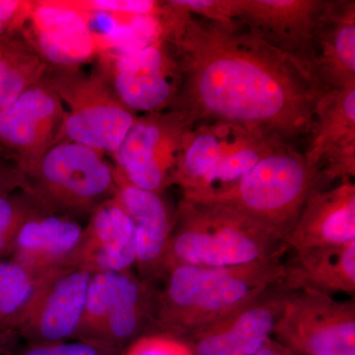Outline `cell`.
Returning <instances> with one entry per match:
<instances>
[{
  "label": "cell",
  "mask_w": 355,
  "mask_h": 355,
  "mask_svg": "<svg viewBox=\"0 0 355 355\" xmlns=\"http://www.w3.org/2000/svg\"><path fill=\"white\" fill-rule=\"evenodd\" d=\"M163 36L182 85L171 110L191 125L219 120L294 144L308 139L326 91L306 65L244 26L221 24L164 2Z\"/></svg>",
  "instance_id": "cell-1"
},
{
  "label": "cell",
  "mask_w": 355,
  "mask_h": 355,
  "mask_svg": "<svg viewBox=\"0 0 355 355\" xmlns=\"http://www.w3.org/2000/svg\"><path fill=\"white\" fill-rule=\"evenodd\" d=\"M282 257L220 268H168L155 282L162 286L153 284L151 330L179 338L220 319L284 280Z\"/></svg>",
  "instance_id": "cell-2"
},
{
  "label": "cell",
  "mask_w": 355,
  "mask_h": 355,
  "mask_svg": "<svg viewBox=\"0 0 355 355\" xmlns=\"http://www.w3.org/2000/svg\"><path fill=\"white\" fill-rule=\"evenodd\" d=\"M288 250L286 242L234 210L183 198L175 210L161 275L181 265H245L284 256Z\"/></svg>",
  "instance_id": "cell-3"
},
{
  "label": "cell",
  "mask_w": 355,
  "mask_h": 355,
  "mask_svg": "<svg viewBox=\"0 0 355 355\" xmlns=\"http://www.w3.org/2000/svg\"><path fill=\"white\" fill-rule=\"evenodd\" d=\"M324 184L323 175L308 164L304 153L284 142L263 156L232 188L197 202L234 210L286 243L306 202Z\"/></svg>",
  "instance_id": "cell-4"
},
{
  "label": "cell",
  "mask_w": 355,
  "mask_h": 355,
  "mask_svg": "<svg viewBox=\"0 0 355 355\" xmlns=\"http://www.w3.org/2000/svg\"><path fill=\"white\" fill-rule=\"evenodd\" d=\"M284 142L277 135L230 121H198L184 135L171 183L188 200L216 197Z\"/></svg>",
  "instance_id": "cell-5"
},
{
  "label": "cell",
  "mask_w": 355,
  "mask_h": 355,
  "mask_svg": "<svg viewBox=\"0 0 355 355\" xmlns=\"http://www.w3.org/2000/svg\"><path fill=\"white\" fill-rule=\"evenodd\" d=\"M24 179L25 193L44 209L64 216L91 214L118 190L114 165L76 142L51 147Z\"/></svg>",
  "instance_id": "cell-6"
},
{
  "label": "cell",
  "mask_w": 355,
  "mask_h": 355,
  "mask_svg": "<svg viewBox=\"0 0 355 355\" xmlns=\"http://www.w3.org/2000/svg\"><path fill=\"white\" fill-rule=\"evenodd\" d=\"M44 78L67 106L57 144L76 142L113 155L137 116L119 99L104 72L49 67Z\"/></svg>",
  "instance_id": "cell-7"
},
{
  "label": "cell",
  "mask_w": 355,
  "mask_h": 355,
  "mask_svg": "<svg viewBox=\"0 0 355 355\" xmlns=\"http://www.w3.org/2000/svg\"><path fill=\"white\" fill-rule=\"evenodd\" d=\"M329 0H184L205 19L244 26L309 69L313 42ZM310 70V69H309Z\"/></svg>",
  "instance_id": "cell-8"
},
{
  "label": "cell",
  "mask_w": 355,
  "mask_h": 355,
  "mask_svg": "<svg viewBox=\"0 0 355 355\" xmlns=\"http://www.w3.org/2000/svg\"><path fill=\"white\" fill-rule=\"evenodd\" d=\"M153 314V284L132 272L96 273L76 340L121 349L151 329Z\"/></svg>",
  "instance_id": "cell-9"
},
{
  "label": "cell",
  "mask_w": 355,
  "mask_h": 355,
  "mask_svg": "<svg viewBox=\"0 0 355 355\" xmlns=\"http://www.w3.org/2000/svg\"><path fill=\"white\" fill-rule=\"evenodd\" d=\"M193 125L176 110L137 116L112 155L116 183L162 193L172 175L184 135Z\"/></svg>",
  "instance_id": "cell-10"
},
{
  "label": "cell",
  "mask_w": 355,
  "mask_h": 355,
  "mask_svg": "<svg viewBox=\"0 0 355 355\" xmlns=\"http://www.w3.org/2000/svg\"><path fill=\"white\" fill-rule=\"evenodd\" d=\"M272 334L302 355H355L354 301L313 289L291 291Z\"/></svg>",
  "instance_id": "cell-11"
},
{
  "label": "cell",
  "mask_w": 355,
  "mask_h": 355,
  "mask_svg": "<svg viewBox=\"0 0 355 355\" xmlns=\"http://www.w3.org/2000/svg\"><path fill=\"white\" fill-rule=\"evenodd\" d=\"M100 60L114 93L133 113H157L174 106L182 72L164 36L139 50Z\"/></svg>",
  "instance_id": "cell-12"
},
{
  "label": "cell",
  "mask_w": 355,
  "mask_h": 355,
  "mask_svg": "<svg viewBox=\"0 0 355 355\" xmlns=\"http://www.w3.org/2000/svg\"><path fill=\"white\" fill-rule=\"evenodd\" d=\"M64 114L62 100L44 77L0 110V146L23 177L57 144Z\"/></svg>",
  "instance_id": "cell-13"
},
{
  "label": "cell",
  "mask_w": 355,
  "mask_h": 355,
  "mask_svg": "<svg viewBox=\"0 0 355 355\" xmlns=\"http://www.w3.org/2000/svg\"><path fill=\"white\" fill-rule=\"evenodd\" d=\"M92 275L76 266L44 275L17 333L34 345L76 338Z\"/></svg>",
  "instance_id": "cell-14"
},
{
  "label": "cell",
  "mask_w": 355,
  "mask_h": 355,
  "mask_svg": "<svg viewBox=\"0 0 355 355\" xmlns=\"http://www.w3.org/2000/svg\"><path fill=\"white\" fill-rule=\"evenodd\" d=\"M291 289L284 280L207 326L191 331L193 355H253L265 347Z\"/></svg>",
  "instance_id": "cell-15"
},
{
  "label": "cell",
  "mask_w": 355,
  "mask_h": 355,
  "mask_svg": "<svg viewBox=\"0 0 355 355\" xmlns=\"http://www.w3.org/2000/svg\"><path fill=\"white\" fill-rule=\"evenodd\" d=\"M324 183L355 176V84L327 91L320 98L304 153Z\"/></svg>",
  "instance_id": "cell-16"
},
{
  "label": "cell",
  "mask_w": 355,
  "mask_h": 355,
  "mask_svg": "<svg viewBox=\"0 0 355 355\" xmlns=\"http://www.w3.org/2000/svg\"><path fill=\"white\" fill-rule=\"evenodd\" d=\"M23 38L51 67H79L99 58L87 18L65 0L34 1Z\"/></svg>",
  "instance_id": "cell-17"
},
{
  "label": "cell",
  "mask_w": 355,
  "mask_h": 355,
  "mask_svg": "<svg viewBox=\"0 0 355 355\" xmlns=\"http://www.w3.org/2000/svg\"><path fill=\"white\" fill-rule=\"evenodd\" d=\"M137 263V232L132 219L116 198L100 205L83 227L73 266L91 275L130 272Z\"/></svg>",
  "instance_id": "cell-18"
},
{
  "label": "cell",
  "mask_w": 355,
  "mask_h": 355,
  "mask_svg": "<svg viewBox=\"0 0 355 355\" xmlns=\"http://www.w3.org/2000/svg\"><path fill=\"white\" fill-rule=\"evenodd\" d=\"M309 69L326 92L355 84L354 0H329L315 34Z\"/></svg>",
  "instance_id": "cell-19"
},
{
  "label": "cell",
  "mask_w": 355,
  "mask_h": 355,
  "mask_svg": "<svg viewBox=\"0 0 355 355\" xmlns=\"http://www.w3.org/2000/svg\"><path fill=\"white\" fill-rule=\"evenodd\" d=\"M83 227L64 214L37 209L26 219L10 251L11 260L38 275L73 266Z\"/></svg>",
  "instance_id": "cell-20"
},
{
  "label": "cell",
  "mask_w": 355,
  "mask_h": 355,
  "mask_svg": "<svg viewBox=\"0 0 355 355\" xmlns=\"http://www.w3.org/2000/svg\"><path fill=\"white\" fill-rule=\"evenodd\" d=\"M355 241V184L340 182L330 190H318L306 202L287 246L294 251Z\"/></svg>",
  "instance_id": "cell-21"
},
{
  "label": "cell",
  "mask_w": 355,
  "mask_h": 355,
  "mask_svg": "<svg viewBox=\"0 0 355 355\" xmlns=\"http://www.w3.org/2000/svg\"><path fill=\"white\" fill-rule=\"evenodd\" d=\"M114 198L132 219L137 232V263L140 279L153 284L162 272L166 249L174 221L162 193L116 183Z\"/></svg>",
  "instance_id": "cell-22"
},
{
  "label": "cell",
  "mask_w": 355,
  "mask_h": 355,
  "mask_svg": "<svg viewBox=\"0 0 355 355\" xmlns=\"http://www.w3.org/2000/svg\"><path fill=\"white\" fill-rule=\"evenodd\" d=\"M284 266V284L291 291L354 293L355 241L298 250Z\"/></svg>",
  "instance_id": "cell-23"
},
{
  "label": "cell",
  "mask_w": 355,
  "mask_h": 355,
  "mask_svg": "<svg viewBox=\"0 0 355 355\" xmlns=\"http://www.w3.org/2000/svg\"><path fill=\"white\" fill-rule=\"evenodd\" d=\"M49 65L22 36L0 42V110L46 76Z\"/></svg>",
  "instance_id": "cell-24"
},
{
  "label": "cell",
  "mask_w": 355,
  "mask_h": 355,
  "mask_svg": "<svg viewBox=\"0 0 355 355\" xmlns=\"http://www.w3.org/2000/svg\"><path fill=\"white\" fill-rule=\"evenodd\" d=\"M43 277L10 258L0 261V335L17 331Z\"/></svg>",
  "instance_id": "cell-25"
},
{
  "label": "cell",
  "mask_w": 355,
  "mask_h": 355,
  "mask_svg": "<svg viewBox=\"0 0 355 355\" xmlns=\"http://www.w3.org/2000/svg\"><path fill=\"white\" fill-rule=\"evenodd\" d=\"M39 209L44 207L25 191L0 195V257L10 254L21 226Z\"/></svg>",
  "instance_id": "cell-26"
},
{
  "label": "cell",
  "mask_w": 355,
  "mask_h": 355,
  "mask_svg": "<svg viewBox=\"0 0 355 355\" xmlns=\"http://www.w3.org/2000/svg\"><path fill=\"white\" fill-rule=\"evenodd\" d=\"M69 6L85 13L159 15L163 2L153 0H65Z\"/></svg>",
  "instance_id": "cell-27"
},
{
  "label": "cell",
  "mask_w": 355,
  "mask_h": 355,
  "mask_svg": "<svg viewBox=\"0 0 355 355\" xmlns=\"http://www.w3.org/2000/svg\"><path fill=\"white\" fill-rule=\"evenodd\" d=\"M125 355H193L190 345L175 336L150 334L140 336Z\"/></svg>",
  "instance_id": "cell-28"
},
{
  "label": "cell",
  "mask_w": 355,
  "mask_h": 355,
  "mask_svg": "<svg viewBox=\"0 0 355 355\" xmlns=\"http://www.w3.org/2000/svg\"><path fill=\"white\" fill-rule=\"evenodd\" d=\"M34 1L0 0V42L22 36Z\"/></svg>",
  "instance_id": "cell-29"
},
{
  "label": "cell",
  "mask_w": 355,
  "mask_h": 355,
  "mask_svg": "<svg viewBox=\"0 0 355 355\" xmlns=\"http://www.w3.org/2000/svg\"><path fill=\"white\" fill-rule=\"evenodd\" d=\"M121 349L88 340L34 345L23 355H120Z\"/></svg>",
  "instance_id": "cell-30"
},
{
  "label": "cell",
  "mask_w": 355,
  "mask_h": 355,
  "mask_svg": "<svg viewBox=\"0 0 355 355\" xmlns=\"http://www.w3.org/2000/svg\"><path fill=\"white\" fill-rule=\"evenodd\" d=\"M25 191V179L10 159L0 156V195Z\"/></svg>",
  "instance_id": "cell-31"
},
{
  "label": "cell",
  "mask_w": 355,
  "mask_h": 355,
  "mask_svg": "<svg viewBox=\"0 0 355 355\" xmlns=\"http://www.w3.org/2000/svg\"><path fill=\"white\" fill-rule=\"evenodd\" d=\"M288 350L282 347L279 343L273 342L272 338L268 340L265 347L253 355H284L288 354Z\"/></svg>",
  "instance_id": "cell-32"
},
{
  "label": "cell",
  "mask_w": 355,
  "mask_h": 355,
  "mask_svg": "<svg viewBox=\"0 0 355 355\" xmlns=\"http://www.w3.org/2000/svg\"><path fill=\"white\" fill-rule=\"evenodd\" d=\"M12 335L13 334H3V335H0V352H2L3 347L7 345L8 338Z\"/></svg>",
  "instance_id": "cell-33"
},
{
  "label": "cell",
  "mask_w": 355,
  "mask_h": 355,
  "mask_svg": "<svg viewBox=\"0 0 355 355\" xmlns=\"http://www.w3.org/2000/svg\"><path fill=\"white\" fill-rule=\"evenodd\" d=\"M0 156H3V157L10 159V157H9V156L7 155V153H6V151H4V149L2 148L1 146H0ZM10 160H11V159H10Z\"/></svg>",
  "instance_id": "cell-34"
},
{
  "label": "cell",
  "mask_w": 355,
  "mask_h": 355,
  "mask_svg": "<svg viewBox=\"0 0 355 355\" xmlns=\"http://www.w3.org/2000/svg\"><path fill=\"white\" fill-rule=\"evenodd\" d=\"M284 355H292L291 352H288V354H284Z\"/></svg>",
  "instance_id": "cell-35"
}]
</instances>
